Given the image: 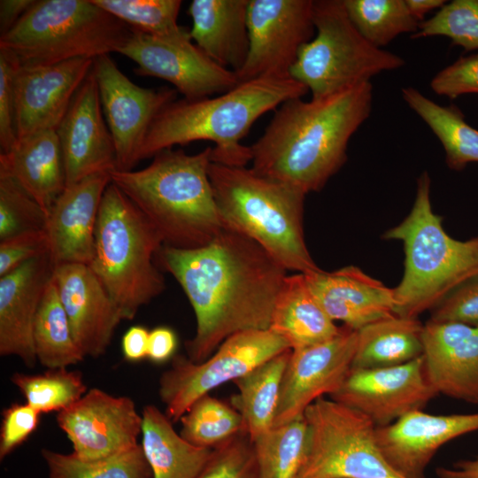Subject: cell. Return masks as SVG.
I'll list each match as a JSON object with an SVG mask.
<instances>
[{"label": "cell", "mask_w": 478, "mask_h": 478, "mask_svg": "<svg viewBox=\"0 0 478 478\" xmlns=\"http://www.w3.org/2000/svg\"><path fill=\"white\" fill-rule=\"evenodd\" d=\"M437 95L454 99L465 94H478V53L459 58L439 71L430 81Z\"/></svg>", "instance_id": "obj_44"}, {"label": "cell", "mask_w": 478, "mask_h": 478, "mask_svg": "<svg viewBox=\"0 0 478 478\" xmlns=\"http://www.w3.org/2000/svg\"><path fill=\"white\" fill-rule=\"evenodd\" d=\"M33 341L37 360L49 369L67 367L82 361L53 277L35 315Z\"/></svg>", "instance_id": "obj_33"}, {"label": "cell", "mask_w": 478, "mask_h": 478, "mask_svg": "<svg viewBox=\"0 0 478 478\" xmlns=\"http://www.w3.org/2000/svg\"><path fill=\"white\" fill-rule=\"evenodd\" d=\"M53 281L78 348L85 357L104 354L123 320L114 301L88 265L56 266Z\"/></svg>", "instance_id": "obj_21"}, {"label": "cell", "mask_w": 478, "mask_h": 478, "mask_svg": "<svg viewBox=\"0 0 478 478\" xmlns=\"http://www.w3.org/2000/svg\"><path fill=\"white\" fill-rule=\"evenodd\" d=\"M110 182V173L89 176L67 186L52 204L45 232L54 266L92 262L99 208Z\"/></svg>", "instance_id": "obj_22"}, {"label": "cell", "mask_w": 478, "mask_h": 478, "mask_svg": "<svg viewBox=\"0 0 478 478\" xmlns=\"http://www.w3.org/2000/svg\"><path fill=\"white\" fill-rule=\"evenodd\" d=\"M104 117L91 69L56 130L64 158L66 187L89 176L117 170L115 146Z\"/></svg>", "instance_id": "obj_19"}, {"label": "cell", "mask_w": 478, "mask_h": 478, "mask_svg": "<svg viewBox=\"0 0 478 478\" xmlns=\"http://www.w3.org/2000/svg\"><path fill=\"white\" fill-rule=\"evenodd\" d=\"M48 213L13 179L0 176V241L43 231Z\"/></svg>", "instance_id": "obj_41"}, {"label": "cell", "mask_w": 478, "mask_h": 478, "mask_svg": "<svg viewBox=\"0 0 478 478\" xmlns=\"http://www.w3.org/2000/svg\"><path fill=\"white\" fill-rule=\"evenodd\" d=\"M177 337L171 328L158 327L150 331L147 358L154 363H163L174 356Z\"/></svg>", "instance_id": "obj_48"}, {"label": "cell", "mask_w": 478, "mask_h": 478, "mask_svg": "<svg viewBox=\"0 0 478 478\" xmlns=\"http://www.w3.org/2000/svg\"><path fill=\"white\" fill-rule=\"evenodd\" d=\"M150 331L143 326L129 328L121 341L124 358L127 361L137 362L147 358Z\"/></svg>", "instance_id": "obj_49"}, {"label": "cell", "mask_w": 478, "mask_h": 478, "mask_svg": "<svg viewBox=\"0 0 478 478\" xmlns=\"http://www.w3.org/2000/svg\"><path fill=\"white\" fill-rule=\"evenodd\" d=\"M436 474L438 478H478V455L459 460L450 466L437 467Z\"/></svg>", "instance_id": "obj_51"}, {"label": "cell", "mask_w": 478, "mask_h": 478, "mask_svg": "<svg viewBox=\"0 0 478 478\" xmlns=\"http://www.w3.org/2000/svg\"><path fill=\"white\" fill-rule=\"evenodd\" d=\"M478 431V412L435 415L412 412L392 424L376 428L384 458L404 478H426L437 451L448 442Z\"/></svg>", "instance_id": "obj_20"}, {"label": "cell", "mask_w": 478, "mask_h": 478, "mask_svg": "<svg viewBox=\"0 0 478 478\" xmlns=\"http://www.w3.org/2000/svg\"><path fill=\"white\" fill-rule=\"evenodd\" d=\"M57 422L72 443V453L91 460L137 446L143 417L130 397L112 396L93 388L58 412Z\"/></svg>", "instance_id": "obj_17"}, {"label": "cell", "mask_w": 478, "mask_h": 478, "mask_svg": "<svg viewBox=\"0 0 478 478\" xmlns=\"http://www.w3.org/2000/svg\"><path fill=\"white\" fill-rule=\"evenodd\" d=\"M133 31L152 36L179 33L177 23L181 0H92Z\"/></svg>", "instance_id": "obj_39"}, {"label": "cell", "mask_w": 478, "mask_h": 478, "mask_svg": "<svg viewBox=\"0 0 478 478\" xmlns=\"http://www.w3.org/2000/svg\"><path fill=\"white\" fill-rule=\"evenodd\" d=\"M423 328L418 318L396 314L363 327L351 369L390 367L423 356Z\"/></svg>", "instance_id": "obj_30"}, {"label": "cell", "mask_w": 478, "mask_h": 478, "mask_svg": "<svg viewBox=\"0 0 478 478\" xmlns=\"http://www.w3.org/2000/svg\"><path fill=\"white\" fill-rule=\"evenodd\" d=\"M411 15L419 22L424 21L425 16L433 10L442 8L444 0H405Z\"/></svg>", "instance_id": "obj_52"}, {"label": "cell", "mask_w": 478, "mask_h": 478, "mask_svg": "<svg viewBox=\"0 0 478 478\" xmlns=\"http://www.w3.org/2000/svg\"><path fill=\"white\" fill-rule=\"evenodd\" d=\"M49 478H152L141 444L123 452L86 460L73 453L42 451Z\"/></svg>", "instance_id": "obj_35"}, {"label": "cell", "mask_w": 478, "mask_h": 478, "mask_svg": "<svg viewBox=\"0 0 478 478\" xmlns=\"http://www.w3.org/2000/svg\"><path fill=\"white\" fill-rule=\"evenodd\" d=\"M291 350L268 359L233 382L231 405L242 415L251 441L274 428L282 376Z\"/></svg>", "instance_id": "obj_31"}, {"label": "cell", "mask_w": 478, "mask_h": 478, "mask_svg": "<svg viewBox=\"0 0 478 478\" xmlns=\"http://www.w3.org/2000/svg\"><path fill=\"white\" fill-rule=\"evenodd\" d=\"M208 173L225 229L258 243L287 271L306 274L320 269L305 241V193L251 167L212 162Z\"/></svg>", "instance_id": "obj_5"}, {"label": "cell", "mask_w": 478, "mask_h": 478, "mask_svg": "<svg viewBox=\"0 0 478 478\" xmlns=\"http://www.w3.org/2000/svg\"><path fill=\"white\" fill-rule=\"evenodd\" d=\"M305 276L328 317L353 330L395 314L393 288L385 286L355 266L333 272L320 269Z\"/></svg>", "instance_id": "obj_25"}, {"label": "cell", "mask_w": 478, "mask_h": 478, "mask_svg": "<svg viewBox=\"0 0 478 478\" xmlns=\"http://www.w3.org/2000/svg\"><path fill=\"white\" fill-rule=\"evenodd\" d=\"M35 2V0H1L0 35L8 32Z\"/></svg>", "instance_id": "obj_50"}, {"label": "cell", "mask_w": 478, "mask_h": 478, "mask_svg": "<svg viewBox=\"0 0 478 478\" xmlns=\"http://www.w3.org/2000/svg\"><path fill=\"white\" fill-rule=\"evenodd\" d=\"M95 238V255L89 266L123 320H131L166 288L153 263L163 241L142 212L112 182L103 195Z\"/></svg>", "instance_id": "obj_7"}, {"label": "cell", "mask_w": 478, "mask_h": 478, "mask_svg": "<svg viewBox=\"0 0 478 478\" xmlns=\"http://www.w3.org/2000/svg\"><path fill=\"white\" fill-rule=\"evenodd\" d=\"M343 4L357 30L380 49L402 34L413 35L420 26L405 0H343Z\"/></svg>", "instance_id": "obj_36"}, {"label": "cell", "mask_w": 478, "mask_h": 478, "mask_svg": "<svg viewBox=\"0 0 478 478\" xmlns=\"http://www.w3.org/2000/svg\"><path fill=\"white\" fill-rule=\"evenodd\" d=\"M11 381L22 393L27 404L40 413L60 412L87 392L82 374L66 367L35 374L15 373Z\"/></svg>", "instance_id": "obj_38"}, {"label": "cell", "mask_w": 478, "mask_h": 478, "mask_svg": "<svg viewBox=\"0 0 478 478\" xmlns=\"http://www.w3.org/2000/svg\"><path fill=\"white\" fill-rule=\"evenodd\" d=\"M372 104L370 81L310 101L287 100L250 146L252 170L305 194L320 191L346 162L349 141Z\"/></svg>", "instance_id": "obj_2"}, {"label": "cell", "mask_w": 478, "mask_h": 478, "mask_svg": "<svg viewBox=\"0 0 478 478\" xmlns=\"http://www.w3.org/2000/svg\"><path fill=\"white\" fill-rule=\"evenodd\" d=\"M118 53L137 65L134 69L137 75L163 79L188 100L222 94L239 84L235 72L214 62L192 42L186 27L167 36L134 31Z\"/></svg>", "instance_id": "obj_12"}, {"label": "cell", "mask_w": 478, "mask_h": 478, "mask_svg": "<svg viewBox=\"0 0 478 478\" xmlns=\"http://www.w3.org/2000/svg\"><path fill=\"white\" fill-rule=\"evenodd\" d=\"M446 36L466 51L478 50V0H453L420 23L412 39Z\"/></svg>", "instance_id": "obj_40"}, {"label": "cell", "mask_w": 478, "mask_h": 478, "mask_svg": "<svg viewBox=\"0 0 478 478\" xmlns=\"http://www.w3.org/2000/svg\"><path fill=\"white\" fill-rule=\"evenodd\" d=\"M133 32L92 0H35L0 35V50L20 66H50L118 52Z\"/></svg>", "instance_id": "obj_8"}, {"label": "cell", "mask_w": 478, "mask_h": 478, "mask_svg": "<svg viewBox=\"0 0 478 478\" xmlns=\"http://www.w3.org/2000/svg\"><path fill=\"white\" fill-rule=\"evenodd\" d=\"M252 443L259 478H298L307 443L304 415L272 428Z\"/></svg>", "instance_id": "obj_34"}, {"label": "cell", "mask_w": 478, "mask_h": 478, "mask_svg": "<svg viewBox=\"0 0 478 478\" xmlns=\"http://www.w3.org/2000/svg\"><path fill=\"white\" fill-rule=\"evenodd\" d=\"M429 321L478 327V274L462 282L431 311Z\"/></svg>", "instance_id": "obj_43"}, {"label": "cell", "mask_w": 478, "mask_h": 478, "mask_svg": "<svg viewBox=\"0 0 478 478\" xmlns=\"http://www.w3.org/2000/svg\"><path fill=\"white\" fill-rule=\"evenodd\" d=\"M304 418L307 443L298 478H404L384 458L376 426L362 412L320 397Z\"/></svg>", "instance_id": "obj_10"}, {"label": "cell", "mask_w": 478, "mask_h": 478, "mask_svg": "<svg viewBox=\"0 0 478 478\" xmlns=\"http://www.w3.org/2000/svg\"><path fill=\"white\" fill-rule=\"evenodd\" d=\"M197 478H259L253 443L246 432L212 449Z\"/></svg>", "instance_id": "obj_42"}, {"label": "cell", "mask_w": 478, "mask_h": 478, "mask_svg": "<svg viewBox=\"0 0 478 478\" xmlns=\"http://www.w3.org/2000/svg\"><path fill=\"white\" fill-rule=\"evenodd\" d=\"M41 413L28 404H12L4 409L0 429V459H4L36 430Z\"/></svg>", "instance_id": "obj_45"}, {"label": "cell", "mask_w": 478, "mask_h": 478, "mask_svg": "<svg viewBox=\"0 0 478 478\" xmlns=\"http://www.w3.org/2000/svg\"><path fill=\"white\" fill-rule=\"evenodd\" d=\"M54 267L47 251L0 277L1 356L19 357L29 367L35 365L34 322Z\"/></svg>", "instance_id": "obj_23"}, {"label": "cell", "mask_w": 478, "mask_h": 478, "mask_svg": "<svg viewBox=\"0 0 478 478\" xmlns=\"http://www.w3.org/2000/svg\"><path fill=\"white\" fill-rule=\"evenodd\" d=\"M16 61L12 55L0 50V147L8 152L15 144L13 74Z\"/></svg>", "instance_id": "obj_46"}, {"label": "cell", "mask_w": 478, "mask_h": 478, "mask_svg": "<svg viewBox=\"0 0 478 478\" xmlns=\"http://www.w3.org/2000/svg\"><path fill=\"white\" fill-rule=\"evenodd\" d=\"M357 343L358 331L343 325L336 335L325 342L291 350L274 427L303 416L314 401L335 393L351 369Z\"/></svg>", "instance_id": "obj_15"}, {"label": "cell", "mask_w": 478, "mask_h": 478, "mask_svg": "<svg viewBox=\"0 0 478 478\" xmlns=\"http://www.w3.org/2000/svg\"><path fill=\"white\" fill-rule=\"evenodd\" d=\"M180 435L189 443L213 449L231 437L246 432L243 420L232 405L204 395L180 420Z\"/></svg>", "instance_id": "obj_37"}, {"label": "cell", "mask_w": 478, "mask_h": 478, "mask_svg": "<svg viewBox=\"0 0 478 478\" xmlns=\"http://www.w3.org/2000/svg\"><path fill=\"white\" fill-rule=\"evenodd\" d=\"M212 150L189 155L166 149L145 168L110 173L111 182L147 218L165 246L200 248L224 229L209 179Z\"/></svg>", "instance_id": "obj_4"}, {"label": "cell", "mask_w": 478, "mask_h": 478, "mask_svg": "<svg viewBox=\"0 0 478 478\" xmlns=\"http://www.w3.org/2000/svg\"><path fill=\"white\" fill-rule=\"evenodd\" d=\"M47 251L49 249L45 230L24 233L0 241V277Z\"/></svg>", "instance_id": "obj_47"}, {"label": "cell", "mask_w": 478, "mask_h": 478, "mask_svg": "<svg viewBox=\"0 0 478 478\" xmlns=\"http://www.w3.org/2000/svg\"><path fill=\"white\" fill-rule=\"evenodd\" d=\"M316 35L299 51L290 76L312 98L370 81L405 66L400 56L366 41L349 18L343 0H313Z\"/></svg>", "instance_id": "obj_9"}, {"label": "cell", "mask_w": 478, "mask_h": 478, "mask_svg": "<svg viewBox=\"0 0 478 478\" xmlns=\"http://www.w3.org/2000/svg\"><path fill=\"white\" fill-rule=\"evenodd\" d=\"M422 340L426 374L437 394L478 405V327L428 320Z\"/></svg>", "instance_id": "obj_24"}, {"label": "cell", "mask_w": 478, "mask_h": 478, "mask_svg": "<svg viewBox=\"0 0 478 478\" xmlns=\"http://www.w3.org/2000/svg\"><path fill=\"white\" fill-rule=\"evenodd\" d=\"M101 106L116 150L117 170L129 171L140 162L139 154L158 113L176 100L173 88H143L130 81L110 55L94 59Z\"/></svg>", "instance_id": "obj_14"}, {"label": "cell", "mask_w": 478, "mask_h": 478, "mask_svg": "<svg viewBox=\"0 0 478 478\" xmlns=\"http://www.w3.org/2000/svg\"><path fill=\"white\" fill-rule=\"evenodd\" d=\"M305 85L287 77H264L240 82L216 96L181 98L167 104L152 122L139 154L140 161L158 152L206 140L214 143L212 162L246 166L250 146L241 141L254 122L287 100L308 93Z\"/></svg>", "instance_id": "obj_3"}, {"label": "cell", "mask_w": 478, "mask_h": 478, "mask_svg": "<svg viewBox=\"0 0 478 478\" xmlns=\"http://www.w3.org/2000/svg\"><path fill=\"white\" fill-rule=\"evenodd\" d=\"M249 0H193L191 39L211 59L235 73L249 52Z\"/></svg>", "instance_id": "obj_27"}, {"label": "cell", "mask_w": 478, "mask_h": 478, "mask_svg": "<svg viewBox=\"0 0 478 478\" xmlns=\"http://www.w3.org/2000/svg\"><path fill=\"white\" fill-rule=\"evenodd\" d=\"M142 449L152 478H197L212 449L194 445L177 433L173 421L153 405L142 412Z\"/></svg>", "instance_id": "obj_29"}, {"label": "cell", "mask_w": 478, "mask_h": 478, "mask_svg": "<svg viewBox=\"0 0 478 478\" xmlns=\"http://www.w3.org/2000/svg\"><path fill=\"white\" fill-rule=\"evenodd\" d=\"M291 350L325 342L341 327L325 312L311 291L304 274L287 275L272 311L269 328Z\"/></svg>", "instance_id": "obj_28"}, {"label": "cell", "mask_w": 478, "mask_h": 478, "mask_svg": "<svg viewBox=\"0 0 478 478\" xmlns=\"http://www.w3.org/2000/svg\"><path fill=\"white\" fill-rule=\"evenodd\" d=\"M249 52L239 83L287 77L302 47L314 35L313 0H249Z\"/></svg>", "instance_id": "obj_13"}, {"label": "cell", "mask_w": 478, "mask_h": 478, "mask_svg": "<svg viewBox=\"0 0 478 478\" xmlns=\"http://www.w3.org/2000/svg\"><path fill=\"white\" fill-rule=\"evenodd\" d=\"M0 176L13 179L49 214L66 188L63 154L56 130H41L18 138L0 153Z\"/></svg>", "instance_id": "obj_26"}, {"label": "cell", "mask_w": 478, "mask_h": 478, "mask_svg": "<svg viewBox=\"0 0 478 478\" xmlns=\"http://www.w3.org/2000/svg\"><path fill=\"white\" fill-rule=\"evenodd\" d=\"M93 63L94 59L78 58L50 66L17 64L13 74L17 139L41 130H57Z\"/></svg>", "instance_id": "obj_18"}, {"label": "cell", "mask_w": 478, "mask_h": 478, "mask_svg": "<svg viewBox=\"0 0 478 478\" xmlns=\"http://www.w3.org/2000/svg\"><path fill=\"white\" fill-rule=\"evenodd\" d=\"M401 92L406 104L440 141L449 168L460 171L478 162V130L466 122L456 106L440 105L413 87L403 88Z\"/></svg>", "instance_id": "obj_32"}, {"label": "cell", "mask_w": 478, "mask_h": 478, "mask_svg": "<svg viewBox=\"0 0 478 478\" xmlns=\"http://www.w3.org/2000/svg\"><path fill=\"white\" fill-rule=\"evenodd\" d=\"M437 395L421 356L390 367L351 369L330 398L362 412L376 428H383L422 410Z\"/></svg>", "instance_id": "obj_16"}, {"label": "cell", "mask_w": 478, "mask_h": 478, "mask_svg": "<svg viewBox=\"0 0 478 478\" xmlns=\"http://www.w3.org/2000/svg\"><path fill=\"white\" fill-rule=\"evenodd\" d=\"M291 350L270 329L247 330L227 338L205 360L195 363L176 354L159 378L158 395L173 422L200 397L227 382L245 375L268 359Z\"/></svg>", "instance_id": "obj_11"}, {"label": "cell", "mask_w": 478, "mask_h": 478, "mask_svg": "<svg viewBox=\"0 0 478 478\" xmlns=\"http://www.w3.org/2000/svg\"><path fill=\"white\" fill-rule=\"evenodd\" d=\"M155 258L185 292L196 316V333L186 342L188 358H208L229 336L270 326L287 270L264 248L223 229L205 246L163 245Z\"/></svg>", "instance_id": "obj_1"}, {"label": "cell", "mask_w": 478, "mask_h": 478, "mask_svg": "<svg viewBox=\"0 0 478 478\" xmlns=\"http://www.w3.org/2000/svg\"><path fill=\"white\" fill-rule=\"evenodd\" d=\"M431 179L423 172L417 180L413 205L383 239L402 242L404 274L393 288L395 314L418 318L431 311L462 282L478 274V236L457 240L447 234L430 199Z\"/></svg>", "instance_id": "obj_6"}]
</instances>
